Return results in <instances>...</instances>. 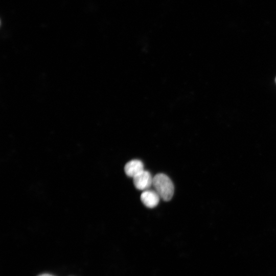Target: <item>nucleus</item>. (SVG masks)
I'll list each match as a JSON object with an SVG mask.
<instances>
[{"instance_id":"obj_1","label":"nucleus","mask_w":276,"mask_h":276,"mask_svg":"<svg viewBox=\"0 0 276 276\" xmlns=\"http://www.w3.org/2000/svg\"><path fill=\"white\" fill-rule=\"evenodd\" d=\"M152 186L160 198L166 201L172 198L174 187L173 182L166 174L158 173L153 177Z\"/></svg>"},{"instance_id":"obj_2","label":"nucleus","mask_w":276,"mask_h":276,"mask_svg":"<svg viewBox=\"0 0 276 276\" xmlns=\"http://www.w3.org/2000/svg\"><path fill=\"white\" fill-rule=\"evenodd\" d=\"M135 187L140 190H147L152 185L153 177L149 172L144 170L133 178Z\"/></svg>"},{"instance_id":"obj_3","label":"nucleus","mask_w":276,"mask_h":276,"mask_svg":"<svg viewBox=\"0 0 276 276\" xmlns=\"http://www.w3.org/2000/svg\"><path fill=\"white\" fill-rule=\"evenodd\" d=\"M160 197L155 191L147 190L141 195V200L147 208H153L158 204Z\"/></svg>"},{"instance_id":"obj_4","label":"nucleus","mask_w":276,"mask_h":276,"mask_svg":"<svg viewBox=\"0 0 276 276\" xmlns=\"http://www.w3.org/2000/svg\"><path fill=\"white\" fill-rule=\"evenodd\" d=\"M144 170L143 163L139 159H133L129 161L126 163L124 167L126 174L132 178Z\"/></svg>"},{"instance_id":"obj_5","label":"nucleus","mask_w":276,"mask_h":276,"mask_svg":"<svg viewBox=\"0 0 276 276\" xmlns=\"http://www.w3.org/2000/svg\"><path fill=\"white\" fill-rule=\"evenodd\" d=\"M38 276H54V275L50 274L44 273V274H40Z\"/></svg>"},{"instance_id":"obj_6","label":"nucleus","mask_w":276,"mask_h":276,"mask_svg":"<svg viewBox=\"0 0 276 276\" xmlns=\"http://www.w3.org/2000/svg\"><path fill=\"white\" fill-rule=\"evenodd\" d=\"M275 82H276V78H275Z\"/></svg>"}]
</instances>
